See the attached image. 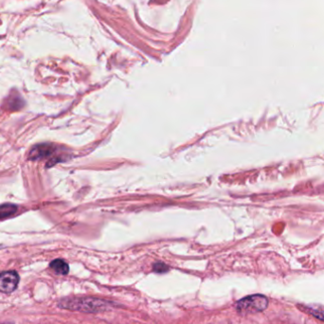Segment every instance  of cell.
Returning <instances> with one entry per match:
<instances>
[{
    "instance_id": "obj_8",
    "label": "cell",
    "mask_w": 324,
    "mask_h": 324,
    "mask_svg": "<svg viewBox=\"0 0 324 324\" xmlns=\"http://www.w3.org/2000/svg\"><path fill=\"white\" fill-rule=\"evenodd\" d=\"M153 269L156 273H166L170 268H169L168 265H166L163 263H156L154 265Z\"/></svg>"
},
{
    "instance_id": "obj_5",
    "label": "cell",
    "mask_w": 324,
    "mask_h": 324,
    "mask_svg": "<svg viewBox=\"0 0 324 324\" xmlns=\"http://www.w3.org/2000/svg\"><path fill=\"white\" fill-rule=\"evenodd\" d=\"M50 266L54 272L59 275H66L69 271L68 265L63 260L57 259L52 261Z\"/></svg>"
},
{
    "instance_id": "obj_3",
    "label": "cell",
    "mask_w": 324,
    "mask_h": 324,
    "mask_svg": "<svg viewBox=\"0 0 324 324\" xmlns=\"http://www.w3.org/2000/svg\"><path fill=\"white\" fill-rule=\"evenodd\" d=\"M19 284V275L15 271H4L0 273V292L10 294L13 292Z\"/></svg>"
},
{
    "instance_id": "obj_6",
    "label": "cell",
    "mask_w": 324,
    "mask_h": 324,
    "mask_svg": "<svg viewBox=\"0 0 324 324\" xmlns=\"http://www.w3.org/2000/svg\"><path fill=\"white\" fill-rule=\"evenodd\" d=\"M301 311L307 312L311 314L312 316L322 320L324 322V307L321 305H308V306H301Z\"/></svg>"
},
{
    "instance_id": "obj_7",
    "label": "cell",
    "mask_w": 324,
    "mask_h": 324,
    "mask_svg": "<svg viewBox=\"0 0 324 324\" xmlns=\"http://www.w3.org/2000/svg\"><path fill=\"white\" fill-rule=\"evenodd\" d=\"M17 211V206L13 204H2L0 205V219L10 217Z\"/></svg>"
},
{
    "instance_id": "obj_2",
    "label": "cell",
    "mask_w": 324,
    "mask_h": 324,
    "mask_svg": "<svg viewBox=\"0 0 324 324\" xmlns=\"http://www.w3.org/2000/svg\"><path fill=\"white\" fill-rule=\"evenodd\" d=\"M268 306V299L263 295H252L242 298L236 303V310L242 315L265 311Z\"/></svg>"
},
{
    "instance_id": "obj_1",
    "label": "cell",
    "mask_w": 324,
    "mask_h": 324,
    "mask_svg": "<svg viewBox=\"0 0 324 324\" xmlns=\"http://www.w3.org/2000/svg\"><path fill=\"white\" fill-rule=\"evenodd\" d=\"M59 307L71 311L84 312V313H100L107 311L113 304L110 301H106L101 298L92 297L83 298H65L59 301Z\"/></svg>"
},
{
    "instance_id": "obj_4",
    "label": "cell",
    "mask_w": 324,
    "mask_h": 324,
    "mask_svg": "<svg viewBox=\"0 0 324 324\" xmlns=\"http://www.w3.org/2000/svg\"><path fill=\"white\" fill-rule=\"evenodd\" d=\"M54 148L51 144H40L35 146L29 153L30 159H40L42 157L50 156L53 153Z\"/></svg>"
}]
</instances>
